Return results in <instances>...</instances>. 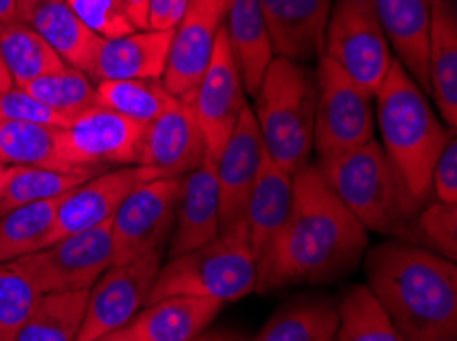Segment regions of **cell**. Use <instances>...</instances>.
<instances>
[{
    "label": "cell",
    "instance_id": "6da1fadb",
    "mask_svg": "<svg viewBox=\"0 0 457 341\" xmlns=\"http://www.w3.org/2000/svg\"><path fill=\"white\" fill-rule=\"evenodd\" d=\"M365 248L367 229L337 199L316 164H308L294 174L292 211L259 257L254 290L337 280L361 262Z\"/></svg>",
    "mask_w": 457,
    "mask_h": 341
},
{
    "label": "cell",
    "instance_id": "7a4b0ae2",
    "mask_svg": "<svg viewBox=\"0 0 457 341\" xmlns=\"http://www.w3.org/2000/svg\"><path fill=\"white\" fill-rule=\"evenodd\" d=\"M367 287L406 341H457V268L428 248L387 241L365 257Z\"/></svg>",
    "mask_w": 457,
    "mask_h": 341
},
{
    "label": "cell",
    "instance_id": "3957f363",
    "mask_svg": "<svg viewBox=\"0 0 457 341\" xmlns=\"http://www.w3.org/2000/svg\"><path fill=\"white\" fill-rule=\"evenodd\" d=\"M376 121L384 154L411 211L431 203V178L447 139L455 131L437 119L427 94L396 58L376 94Z\"/></svg>",
    "mask_w": 457,
    "mask_h": 341
},
{
    "label": "cell",
    "instance_id": "277c9868",
    "mask_svg": "<svg viewBox=\"0 0 457 341\" xmlns=\"http://www.w3.org/2000/svg\"><path fill=\"white\" fill-rule=\"evenodd\" d=\"M318 172L337 199L365 229L417 241L414 219L398 180L376 139L343 154L320 158Z\"/></svg>",
    "mask_w": 457,
    "mask_h": 341
},
{
    "label": "cell",
    "instance_id": "5b68a950",
    "mask_svg": "<svg viewBox=\"0 0 457 341\" xmlns=\"http://www.w3.org/2000/svg\"><path fill=\"white\" fill-rule=\"evenodd\" d=\"M316 74L297 61L273 58L254 94V119L267 158L289 174L310 164L314 150Z\"/></svg>",
    "mask_w": 457,
    "mask_h": 341
},
{
    "label": "cell",
    "instance_id": "8992f818",
    "mask_svg": "<svg viewBox=\"0 0 457 341\" xmlns=\"http://www.w3.org/2000/svg\"><path fill=\"white\" fill-rule=\"evenodd\" d=\"M256 274L259 264L245 223L238 221L204 246L169 257L158 270L146 304L177 295L234 303L256 288Z\"/></svg>",
    "mask_w": 457,
    "mask_h": 341
},
{
    "label": "cell",
    "instance_id": "52a82bcc",
    "mask_svg": "<svg viewBox=\"0 0 457 341\" xmlns=\"http://www.w3.org/2000/svg\"><path fill=\"white\" fill-rule=\"evenodd\" d=\"M314 150L320 158L370 143L376 131L373 94L327 55L318 60Z\"/></svg>",
    "mask_w": 457,
    "mask_h": 341
},
{
    "label": "cell",
    "instance_id": "ba28073f",
    "mask_svg": "<svg viewBox=\"0 0 457 341\" xmlns=\"http://www.w3.org/2000/svg\"><path fill=\"white\" fill-rule=\"evenodd\" d=\"M322 55L376 94L394 55L373 0H332Z\"/></svg>",
    "mask_w": 457,
    "mask_h": 341
},
{
    "label": "cell",
    "instance_id": "9c48e42d",
    "mask_svg": "<svg viewBox=\"0 0 457 341\" xmlns=\"http://www.w3.org/2000/svg\"><path fill=\"white\" fill-rule=\"evenodd\" d=\"M111 221L66 235L36 254L19 257L15 264L29 276L41 295L91 290L103 272L113 266Z\"/></svg>",
    "mask_w": 457,
    "mask_h": 341
},
{
    "label": "cell",
    "instance_id": "30bf717a",
    "mask_svg": "<svg viewBox=\"0 0 457 341\" xmlns=\"http://www.w3.org/2000/svg\"><path fill=\"white\" fill-rule=\"evenodd\" d=\"M144 127L146 125L95 104L58 129L55 148L64 166L72 170L103 172L105 166H137Z\"/></svg>",
    "mask_w": 457,
    "mask_h": 341
},
{
    "label": "cell",
    "instance_id": "8fae6325",
    "mask_svg": "<svg viewBox=\"0 0 457 341\" xmlns=\"http://www.w3.org/2000/svg\"><path fill=\"white\" fill-rule=\"evenodd\" d=\"M181 178H154L131 191L111 221L113 266L164 249L175 227Z\"/></svg>",
    "mask_w": 457,
    "mask_h": 341
},
{
    "label": "cell",
    "instance_id": "7c38bea8",
    "mask_svg": "<svg viewBox=\"0 0 457 341\" xmlns=\"http://www.w3.org/2000/svg\"><path fill=\"white\" fill-rule=\"evenodd\" d=\"M164 249L146 254L129 264L107 268L88 290L85 319L76 341H95L126 327L148 303Z\"/></svg>",
    "mask_w": 457,
    "mask_h": 341
},
{
    "label": "cell",
    "instance_id": "4fadbf2b",
    "mask_svg": "<svg viewBox=\"0 0 457 341\" xmlns=\"http://www.w3.org/2000/svg\"><path fill=\"white\" fill-rule=\"evenodd\" d=\"M187 99L191 101L193 115L204 135L205 158L216 162L246 107L245 85L224 27L218 33L210 68Z\"/></svg>",
    "mask_w": 457,
    "mask_h": 341
},
{
    "label": "cell",
    "instance_id": "5bb4252c",
    "mask_svg": "<svg viewBox=\"0 0 457 341\" xmlns=\"http://www.w3.org/2000/svg\"><path fill=\"white\" fill-rule=\"evenodd\" d=\"M228 0H191L185 19L172 33L162 85L172 96L193 94L210 68L216 39L226 19Z\"/></svg>",
    "mask_w": 457,
    "mask_h": 341
},
{
    "label": "cell",
    "instance_id": "9a60e30c",
    "mask_svg": "<svg viewBox=\"0 0 457 341\" xmlns=\"http://www.w3.org/2000/svg\"><path fill=\"white\" fill-rule=\"evenodd\" d=\"M154 178L161 176L144 166H123L95 174L62 197L47 246L66 235L109 223L134 188Z\"/></svg>",
    "mask_w": 457,
    "mask_h": 341
},
{
    "label": "cell",
    "instance_id": "2e32d148",
    "mask_svg": "<svg viewBox=\"0 0 457 341\" xmlns=\"http://www.w3.org/2000/svg\"><path fill=\"white\" fill-rule=\"evenodd\" d=\"M204 159L205 142L187 96L144 127L137 166L150 168L161 178H183Z\"/></svg>",
    "mask_w": 457,
    "mask_h": 341
},
{
    "label": "cell",
    "instance_id": "e0dca14e",
    "mask_svg": "<svg viewBox=\"0 0 457 341\" xmlns=\"http://www.w3.org/2000/svg\"><path fill=\"white\" fill-rule=\"evenodd\" d=\"M265 162V143H262L253 109L246 104L230 139L213 162L220 188L221 229L230 227L242 219L248 194H251Z\"/></svg>",
    "mask_w": 457,
    "mask_h": 341
},
{
    "label": "cell",
    "instance_id": "ac0fdd59",
    "mask_svg": "<svg viewBox=\"0 0 457 341\" xmlns=\"http://www.w3.org/2000/svg\"><path fill=\"white\" fill-rule=\"evenodd\" d=\"M275 58H322L332 0H261Z\"/></svg>",
    "mask_w": 457,
    "mask_h": 341
},
{
    "label": "cell",
    "instance_id": "d6986e66",
    "mask_svg": "<svg viewBox=\"0 0 457 341\" xmlns=\"http://www.w3.org/2000/svg\"><path fill=\"white\" fill-rule=\"evenodd\" d=\"M221 231L220 221V188L216 164L205 158L195 170L181 178L175 227L170 233L169 257L191 252L212 241Z\"/></svg>",
    "mask_w": 457,
    "mask_h": 341
},
{
    "label": "cell",
    "instance_id": "ffe728a7",
    "mask_svg": "<svg viewBox=\"0 0 457 341\" xmlns=\"http://www.w3.org/2000/svg\"><path fill=\"white\" fill-rule=\"evenodd\" d=\"M19 19L47 41L66 66L88 76L103 39L74 15L68 0H19Z\"/></svg>",
    "mask_w": 457,
    "mask_h": 341
},
{
    "label": "cell",
    "instance_id": "44dd1931",
    "mask_svg": "<svg viewBox=\"0 0 457 341\" xmlns=\"http://www.w3.org/2000/svg\"><path fill=\"white\" fill-rule=\"evenodd\" d=\"M390 50L425 94L428 82V27L433 0H373Z\"/></svg>",
    "mask_w": 457,
    "mask_h": 341
},
{
    "label": "cell",
    "instance_id": "7402d4cb",
    "mask_svg": "<svg viewBox=\"0 0 457 341\" xmlns=\"http://www.w3.org/2000/svg\"><path fill=\"white\" fill-rule=\"evenodd\" d=\"M172 33L146 29L103 39L88 78L95 85L101 80H161Z\"/></svg>",
    "mask_w": 457,
    "mask_h": 341
},
{
    "label": "cell",
    "instance_id": "603a6c76",
    "mask_svg": "<svg viewBox=\"0 0 457 341\" xmlns=\"http://www.w3.org/2000/svg\"><path fill=\"white\" fill-rule=\"evenodd\" d=\"M224 303L204 296H166L150 303L126 325L134 341H195Z\"/></svg>",
    "mask_w": 457,
    "mask_h": 341
},
{
    "label": "cell",
    "instance_id": "cb8c5ba5",
    "mask_svg": "<svg viewBox=\"0 0 457 341\" xmlns=\"http://www.w3.org/2000/svg\"><path fill=\"white\" fill-rule=\"evenodd\" d=\"M224 31L240 69L245 93L254 96L275 58L261 0H228Z\"/></svg>",
    "mask_w": 457,
    "mask_h": 341
},
{
    "label": "cell",
    "instance_id": "d4e9b609",
    "mask_svg": "<svg viewBox=\"0 0 457 341\" xmlns=\"http://www.w3.org/2000/svg\"><path fill=\"white\" fill-rule=\"evenodd\" d=\"M428 82L443 123L457 127V4L433 0L428 27Z\"/></svg>",
    "mask_w": 457,
    "mask_h": 341
},
{
    "label": "cell",
    "instance_id": "484cf974",
    "mask_svg": "<svg viewBox=\"0 0 457 341\" xmlns=\"http://www.w3.org/2000/svg\"><path fill=\"white\" fill-rule=\"evenodd\" d=\"M292 200L294 174L283 170L281 166L273 164L267 158L251 194H248L245 215L240 219L245 223L248 241H251V248L256 256V264H259V257L269 243L279 233L283 223L287 221L289 211H292Z\"/></svg>",
    "mask_w": 457,
    "mask_h": 341
},
{
    "label": "cell",
    "instance_id": "4316f807",
    "mask_svg": "<svg viewBox=\"0 0 457 341\" xmlns=\"http://www.w3.org/2000/svg\"><path fill=\"white\" fill-rule=\"evenodd\" d=\"M62 199L39 200L12 208L0 217V264L44 249L54 231Z\"/></svg>",
    "mask_w": 457,
    "mask_h": 341
},
{
    "label": "cell",
    "instance_id": "83f0119b",
    "mask_svg": "<svg viewBox=\"0 0 457 341\" xmlns=\"http://www.w3.org/2000/svg\"><path fill=\"white\" fill-rule=\"evenodd\" d=\"M87 301L88 290L41 295L15 341H76L85 319Z\"/></svg>",
    "mask_w": 457,
    "mask_h": 341
},
{
    "label": "cell",
    "instance_id": "f1b7e54d",
    "mask_svg": "<svg viewBox=\"0 0 457 341\" xmlns=\"http://www.w3.org/2000/svg\"><path fill=\"white\" fill-rule=\"evenodd\" d=\"M0 55L9 69L12 85L19 88L66 66L50 44L21 20L0 25Z\"/></svg>",
    "mask_w": 457,
    "mask_h": 341
},
{
    "label": "cell",
    "instance_id": "f546056e",
    "mask_svg": "<svg viewBox=\"0 0 457 341\" xmlns=\"http://www.w3.org/2000/svg\"><path fill=\"white\" fill-rule=\"evenodd\" d=\"M338 309L320 298L281 309L251 341H337Z\"/></svg>",
    "mask_w": 457,
    "mask_h": 341
},
{
    "label": "cell",
    "instance_id": "4dcf8cb0",
    "mask_svg": "<svg viewBox=\"0 0 457 341\" xmlns=\"http://www.w3.org/2000/svg\"><path fill=\"white\" fill-rule=\"evenodd\" d=\"M96 104L128 119L148 125L177 104L162 80H101L95 85Z\"/></svg>",
    "mask_w": 457,
    "mask_h": 341
},
{
    "label": "cell",
    "instance_id": "1f68e13d",
    "mask_svg": "<svg viewBox=\"0 0 457 341\" xmlns=\"http://www.w3.org/2000/svg\"><path fill=\"white\" fill-rule=\"evenodd\" d=\"M55 134L58 129L46 125L0 121V164L11 168L72 170L58 156Z\"/></svg>",
    "mask_w": 457,
    "mask_h": 341
},
{
    "label": "cell",
    "instance_id": "d6a6232c",
    "mask_svg": "<svg viewBox=\"0 0 457 341\" xmlns=\"http://www.w3.org/2000/svg\"><path fill=\"white\" fill-rule=\"evenodd\" d=\"M99 172L58 170V168H11L9 180L0 197V217L12 208L62 199L85 180Z\"/></svg>",
    "mask_w": 457,
    "mask_h": 341
},
{
    "label": "cell",
    "instance_id": "836d02e7",
    "mask_svg": "<svg viewBox=\"0 0 457 341\" xmlns=\"http://www.w3.org/2000/svg\"><path fill=\"white\" fill-rule=\"evenodd\" d=\"M337 309V341H406L367 284L353 287Z\"/></svg>",
    "mask_w": 457,
    "mask_h": 341
},
{
    "label": "cell",
    "instance_id": "e575fe53",
    "mask_svg": "<svg viewBox=\"0 0 457 341\" xmlns=\"http://www.w3.org/2000/svg\"><path fill=\"white\" fill-rule=\"evenodd\" d=\"M23 88L71 121L96 104L95 82L82 69L72 66L39 76Z\"/></svg>",
    "mask_w": 457,
    "mask_h": 341
},
{
    "label": "cell",
    "instance_id": "d590c367",
    "mask_svg": "<svg viewBox=\"0 0 457 341\" xmlns=\"http://www.w3.org/2000/svg\"><path fill=\"white\" fill-rule=\"evenodd\" d=\"M41 290L15 262L0 264V341H15Z\"/></svg>",
    "mask_w": 457,
    "mask_h": 341
},
{
    "label": "cell",
    "instance_id": "8d00e7d4",
    "mask_svg": "<svg viewBox=\"0 0 457 341\" xmlns=\"http://www.w3.org/2000/svg\"><path fill=\"white\" fill-rule=\"evenodd\" d=\"M417 241L427 243L428 249L447 260L457 257V205L431 200L420 208L414 219Z\"/></svg>",
    "mask_w": 457,
    "mask_h": 341
},
{
    "label": "cell",
    "instance_id": "74e56055",
    "mask_svg": "<svg viewBox=\"0 0 457 341\" xmlns=\"http://www.w3.org/2000/svg\"><path fill=\"white\" fill-rule=\"evenodd\" d=\"M74 15L101 39H115L137 31L117 0H68Z\"/></svg>",
    "mask_w": 457,
    "mask_h": 341
},
{
    "label": "cell",
    "instance_id": "f35d334b",
    "mask_svg": "<svg viewBox=\"0 0 457 341\" xmlns=\"http://www.w3.org/2000/svg\"><path fill=\"white\" fill-rule=\"evenodd\" d=\"M0 121L37 123L54 129H62L71 123V119H66L64 115L55 113L54 109L19 86L0 93Z\"/></svg>",
    "mask_w": 457,
    "mask_h": 341
},
{
    "label": "cell",
    "instance_id": "ab89813d",
    "mask_svg": "<svg viewBox=\"0 0 457 341\" xmlns=\"http://www.w3.org/2000/svg\"><path fill=\"white\" fill-rule=\"evenodd\" d=\"M431 191L435 200L447 205H457V139L449 135L445 148L433 168Z\"/></svg>",
    "mask_w": 457,
    "mask_h": 341
},
{
    "label": "cell",
    "instance_id": "60d3db41",
    "mask_svg": "<svg viewBox=\"0 0 457 341\" xmlns=\"http://www.w3.org/2000/svg\"><path fill=\"white\" fill-rule=\"evenodd\" d=\"M191 0H148V31H175Z\"/></svg>",
    "mask_w": 457,
    "mask_h": 341
},
{
    "label": "cell",
    "instance_id": "b9f144b4",
    "mask_svg": "<svg viewBox=\"0 0 457 341\" xmlns=\"http://www.w3.org/2000/svg\"><path fill=\"white\" fill-rule=\"evenodd\" d=\"M117 4L137 31L148 29V0H117Z\"/></svg>",
    "mask_w": 457,
    "mask_h": 341
},
{
    "label": "cell",
    "instance_id": "7bdbcfd3",
    "mask_svg": "<svg viewBox=\"0 0 457 341\" xmlns=\"http://www.w3.org/2000/svg\"><path fill=\"white\" fill-rule=\"evenodd\" d=\"M19 19V0H0V25L17 23Z\"/></svg>",
    "mask_w": 457,
    "mask_h": 341
},
{
    "label": "cell",
    "instance_id": "ee69618b",
    "mask_svg": "<svg viewBox=\"0 0 457 341\" xmlns=\"http://www.w3.org/2000/svg\"><path fill=\"white\" fill-rule=\"evenodd\" d=\"M195 341H248V339H242L238 336H234V333H226V331H212V333H202Z\"/></svg>",
    "mask_w": 457,
    "mask_h": 341
},
{
    "label": "cell",
    "instance_id": "f6af8a7d",
    "mask_svg": "<svg viewBox=\"0 0 457 341\" xmlns=\"http://www.w3.org/2000/svg\"><path fill=\"white\" fill-rule=\"evenodd\" d=\"M95 341H134V339H131L128 327H121V329L111 331V333H107V336H103Z\"/></svg>",
    "mask_w": 457,
    "mask_h": 341
},
{
    "label": "cell",
    "instance_id": "bcb514c9",
    "mask_svg": "<svg viewBox=\"0 0 457 341\" xmlns=\"http://www.w3.org/2000/svg\"><path fill=\"white\" fill-rule=\"evenodd\" d=\"M12 86H15V85H12L9 69H6V66H4L3 55H0V93H4V90H9Z\"/></svg>",
    "mask_w": 457,
    "mask_h": 341
},
{
    "label": "cell",
    "instance_id": "7dc6e473",
    "mask_svg": "<svg viewBox=\"0 0 457 341\" xmlns=\"http://www.w3.org/2000/svg\"><path fill=\"white\" fill-rule=\"evenodd\" d=\"M9 172H11V166L0 164V197H3V191H4V186H6V180H9Z\"/></svg>",
    "mask_w": 457,
    "mask_h": 341
}]
</instances>
